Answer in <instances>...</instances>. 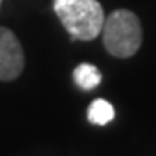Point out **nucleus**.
Here are the masks:
<instances>
[{
	"mask_svg": "<svg viewBox=\"0 0 156 156\" xmlns=\"http://www.w3.org/2000/svg\"><path fill=\"white\" fill-rule=\"evenodd\" d=\"M52 7L73 40H94L102 31L106 17L97 0H54Z\"/></svg>",
	"mask_w": 156,
	"mask_h": 156,
	"instance_id": "1",
	"label": "nucleus"
},
{
	"mask_svg": "<svg viewBox=\"0 0 156 156\" xmlns=\"http://www.w3.org/2000/svg\"><path fill=\"white\" fill-rule=\"evenodd\" d=\"M102 42L106 50L115 57H132L142 44V26L132 11L118 9L104 19Z\"/></svg>",
	"mask_w": 156,
	"mask_h": 156,
	"instance_id": "2",
	"label": "nucleus"
},
{
	"mask_svg": "<svg viewBox=\"0 0 156 156\" xmlns=\"http://www.w3.org/2000/svg\"><path fill=\"white\" fill-rule=\"evenodd\" d=\"M24 69V52L19 40L9 28L0 26V80H16Z\"/></svg>",
	"mask_w": 156,
	"mask_h": 156,
	"instance_id": "3",
	"label": "nucleus"
},
{
	"mask_svg": "<svg viewBox=\"0 0 156 156\" xmlns=\"http://www.w3.org/2000/svg\"><path fill=\"white\" fill-rule=\"evenodd\" d=\"M73 80L82 90H92L101 83L102 75L97 69V66L90 62H82L73 69Z\"/></svg>",
	"mask_w": 156,
	"mask_h": 156,
	"instance_id": "4",
	"label": "nucleus"
},
{
	"mask_svg": "<svg viewBox=\"0 0 156 156\" xmlns=\"http://www.w3.org/2000/svg\"><path fill=\"white\" fill-rule=\"evenodd\" d=\"M87 118L94 125H108L115 118V108L106 99H95L87 109Z\"/></svg>",
	"mask_w": 156,
	"mask_h": 156,
	"instance_id": "5",
	"label": "nucleus"
},
{
	"mask_svg": "<svg viewBox=\"0 0 156 156\" xmlns=\"http://www.w3.org/2000/svg\"><path fill=\"white\" fill-rule=\"evenodd\" d=\"M0 5H2V0H0Z\"/></svg>",
	"mask_w": 156,
	"mask_h": 156,
	"instance_id": "6",
	"label": "nucleus"
}]
</instances>
